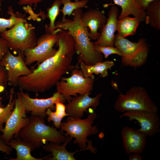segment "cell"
Masks as SVG:
<instances>
[{
    "label": "cell",
    "instance_id": "cell-1",
    "mask_svg": "<svg viewBox=\"0 0 160 160\" xmlns=\"http://www.w3.org/2000/svg\"><path fill=\"white\" fill-rule=\"evenodd\" d=\"M58 33L56 54L39 64L30 74L18 79L17 86L21 91L37 93L48 90L57 85L64 75L79 66L72 64L76 53L72 36L68 31L62 29Z\"/></svg>",
    "mask_w": 160,
    "mask_h": 160
},
{
    "label": "cell",
    "instance_id": "cell-2",
    "mask_svg": "<svg viewBox=\"0 0 160 160\" xmlns=\"http://www.w3.org/2000/svg\"><path fill=\"white\" fill-rule=\"evenodd\" d=\"M83 13L81 9L73 10L72 20L65 18L55 23L56 28H60L68 31L75 44L76 52L78 55V62L83 61L88 65H92L103 60V54L96 49L94 42L89 38V29L84 25L81 19Z\"/></svg>",
    "mask_w": 160,
    "mask_h": 160
},
{
    "label": "cell",
    "instance_id": "cell-3",
    "mask_svg": "<svg viewBox=\"0 0 160 160\" xmlns=\"http://www.w3.org/2000/svg\"><path fill=\"white\" fill-rule=\"evenodd\" d=\"M67 136L61 129L58 131L53 126L46 125L44 118L32 114L28 124L20 130L16 137L28 142L34 149L40 148L48 141L60 144Z\"/></svg>",
    "mask_w": 160,
    "mask_h": 160
},
{
    "label": "cell",
    "instance_id": "cell-4",
    "mask_svg": "<svg viewBox=\"0 0 160 160\" xmlns=\"http://www.w3.org/2000/svg\"><path fill=\"white\" fill-rule=\"evenodd\" d=\"M97 117L94 112L89 113L85 119L68 116L65 121L61 122V129L66 132L64 135L69 136L75 139L74 144H78L82 150H88L87 146H92V142L88 140L87 137L97 134L98 129L96 125L92 126Z\"/></svg>",
    "mask_w": 160,
    "mask_h": 160
},
{
    "label": "cell",
    "instance_id": "cell-5",
    "mask_svg": "<svg viewBox=\"0 0 160 160\" xmlns=\"http://www.w3.org/2000/svg\"><path fill=\"white\" fill-rule=\"evenodd\" d=\"M114 45L122 53L121 62L124 66L137 68L147 61L150 47L144 38L139 39L137 42H133L117 33L115 36Z\"/></svg>",
    "mask_w": 160,
    "mask_h": 160
},
{
    "label": "cell",
    "instance_id": "cell-6",
    "mask_svg": "<svg viewBox=\"0 0 160 160\" xmlns=\"http://www.w3.org/2000/svg\"><path fill=\"white\" fill-rule=\"evenodd\" d=\"M114 106L116 111L120 113L130 111L157 113L158 111L145 89L141 86L133 87L124 94L120 92Z\"/></svg>",
    "mask_w": 160,
    "mask_h": 160
},
{
    "label": "cell",
    "instance_id": "cell-7",
    "mask_svg": "<svg viewBox=\"0 0 160 160\" xmlns=\"http://www.w3.org/2000/svg\"><path fill=\"white\" fill-rule=\"evenodd\" d=\"M35 27L28 22L16 23L8 30L0 34L1 37L7 42L8 48L22 54L27 49L37 45Z\"/></svg>",
    "mask_w": 160,
    "mask_h": 160
},
{
    "label": "cell",
    "instance_id": "cell-8",
    "mask_svg": "<svg viewBox=\"0 0 160 160\" xmlns=\"http://www.w3.org/2000/svg\"><path fill=\"white\" fill-rule=\"evenodd\" d=\"M48 25H45L46 33L37 40L36 46L33 48L26 49L23 52L24 61L27 66L36 62L38 65L42 62L53 56L57 50L53 48L58 41V32L61 29L57 28L52 31L48 28Z\"/></svg>",
    "mask_w": 160,
    "mask_h": 160
},
{
    "label": "cell",
    "instance_id": "cell-9",
    "mask_svg": "<svg viewBox=\"0 0 160 160\" xmlns=\"http://www.w3.org/2000/svg\"><path fill=\"white\" fill-rule=\"evenodd\" d=\"M80 68L79 66L74 68L70 76L62 77L56 85L57 92L63 95L68 102L72 96L85 95L92 89L94 79L85 77Z\"/></svg>",
    "mask_w": 160,
    "mask_h": 160
},
{
    "label": "cell",
    "instance_id": "cell-10",
    "mask_svg": "<svg viewBox=\"0 0 160 160\" xmlns=\"http://www.w3.org/2000/svg\"><path fill=\"white\" fill-rule=\"evenodd\" d=\"M15 103L12 113L4 128L0 129L3 134L0 137L6 143L16 137L20 130L28 124L29 117L26 116V111L22 100L20 91L15 93Z\"/></svg>",
    "mask_w": 160,
    "mask_h": 160
},
{
    "label": "cell",
    "instance_id": "cell-11",
    "mask_svg": "<svg viewBox=\"0 0 160 160\" xmlns=\"http://www.w3.org/2000/svg\"><path fill=\"white\" fill-rule=\"evenodd\" d=\"M23 57L20 53L14 56L8 49L0 61V65L6 71L8 83L13 87L17 86V79L20 77L28 75L32 71L27 67Z\"/></svg>",
    "mask_w": 160,
    "mask_h": 160
},
{
    "label": "cell",
    "instance_id": "cell-12",
    "mask_svg": "<svg viewBox=\"0 0 160 160\" xmlns=\"http://www.w3.org/2000/svg\"><path fill=\"white\" fill-rule=\"evenodd\" d=\"M22 100L26 111L31 112L32 114L44 118L46 111L50 108L52 111L55 110V103L57 102L65 103L63 96L58 92H55L50 97L46 99L33 98L29 95L20 91Z\"/></svg>",
    "mask_w": 160,
    "mask_h": 160
},
{
    "label": "cell",
    "instance_id": "cell-13",
    "mask_svg": "<svg viewBox=\"0 0 160 160\" xmlns=\"http://www.w3.org/2000/svg\"><path fill=\"white\" fill-rule=\"evenodd\" d=\"M127 117L131 121L135 120L140 124L137 130L147 137L153 136L160 130V119L157 113L143 111H125L119 116L120 118Z\"/></svg>",
    "mask_w": 160,
    "mask_h": 160
},
{
    "label": "cell",
    "instance_id": "cell-14",
    "mask_svg": "<svg viewBox=\"0 0 160 160\" xmlns=\"http://www.w3.org/2000/svg\"><path fill=\"white\" fill-rule=\"evenodd\" d=\"M91 93L72 97L65 105L66 113L69 116L81 118L84 112H88L89 108L92 107V109H96L99 105L102 94L99 93L95 97H91L89 96Z\"/></svg>",
    "mask_w": 160,
    "mask_h": 160
},
{
    "label": "cell",
    "instance_id": "cell-15",
    "mask_svg": "<svg viewBox=\"0 0 160 160\" xmlns=\"http://www.w3.org/2000/svg\"><path fill=\"white\" fill-rule=\"evenodd\" d=\"M122 144L125 153L141 154L145 150L147 136L137 129L128 126L123 127L121 131Z\"/></svg>",
    "mask_w": 160,
    "mask_h": 160
},
{
    "label": "cell",
    "instance_id": "cell-16",
    "mask_svg": "<svg viewBox=\"0 0 160 160\" xmlns=\"http://www.w3.org/2000/svg\"><path fill=\"white\" fill-rule=\"evenodd\" d=\"M119 13V9L117 6L111 7L108 12V17L106 22L100 32V36L94 42L96 45L114 46L115 33L117 31Z\"/></svg>",
    "mask_w": 160,
    "mask_h": 160
},
{
    "label": "cell",
    "instance_id": "cell-17",
    "mask_svg": "<svg viewBox=\"0 0 160 160\" xmlns=\"http://www.w3.org/2000/svg\"><path fill=\"white\" fill-rule=\"evenodd\" d=\"M103 12L98 9L89 10L82 13L81 16V21L85 26L90 29L89 38L93 40H97L100 36V32L107 20Z\"/></svg>",
    "mask_w": 160,
    "mask_h": 160
},
{
    "label": "cell",
    "instance_id": "cell-18",
    "mask_svg": "<svg viewBox=\"0 0 160 160\" xmlns=\"http://www.w3.org/2000/svg\"><path fill=\"white\" fill-rule=\"evenodd\" d=\"M72 138L69 136L62 145L56 144L52 143H46L43 148L46 151L52 153V157H48L45 159L48 160H76L74 157V154L77 151L82 150L81 149L74 152L68 151L66 148L67 144L72 140Z\"/></svg>",
    "mask_w": 160,
    "mask_h": 160
},
{
    "label": "cell",
    "instance_id": "cell-19",
    "mask_svg": "<svg viewBox=\"0 0 160 160\" xmlns=\"http://www.w3.org/2000/svg\"><path fill=\"white\" fill-rule=\"evenodd\" d=\"M104 1L105 0H101ZM115 4L121 8L118 19L132 15L138 18L140 22L145 21L146 17L145 10L141 9L138 6L135 0H113Z\"/></svg>",
    "mask_w": 160,
    "mask_h": 160
},
{
    "label": "cell",
    "instance_id": "cell-20",
    "mask_svg": "<svg viewBox=\"0 0 160 160\" xmlns=\"http://www.w3.org/2000/svg\"><path fill=\"white\" fill-rule=\"evenodd\" d=\"M7 144L16 151V158H10L11 160H42L46 157L43 158H36L33 156L31 152L34 148L28 142L18 137L12 138Z\"/></svg>",
    "mask_w": 160,
    "mask_h": 160
},
{
    "label": "cell",
    "instance_id": "cell-21",
    "mask_svg": "<svg viewBox=\"0 0 160 160\" xmlns=\"http://www.w3.org/2000/svg\"><path fill=\"white\" fill-rule=\"evenodd\" d=\"M114 63L110 60H107L97 63L92 65H88L83 61L79 63L80 68L84 76L94 79L93 74H100L103 78H105L108 76V70L114 66Z\"/></svg>",
    "mask_w": 160,
    "mask_h": 160
},
{
    "label": "cell",
    "instance_id": "cell-22",
    "mask_svg": "<svg viewBox=\"0 0 160 160\" xmlns=\"http://www.w3.org/2000/svg\"><path fill=\"white\" fill-rule=\"evenodd\" d=\"M140 22L136 17L129 16L118 20L117 31L121 36L126 38L135 35Z\"/></svg>",
    "mask_w": 160,
    "mask_h": 160
},
{
    "label": "cell",
    "instance_id": "cell-23",
    "mask_svg": "<svg viewBox=\"0 0 160 160\" xmlns=\"http://www.w3.org/2000/svg\"><path fill=\"white\" fill-rule=\"evenodd\" d=\"M145 23L153 28L160 30V0L151 2L145 10Z\"/></svg>",
    "mask_w": 160,
    "mask_h": 160
},
{
    "label": "cell",
    "instance_id": "cell-24",
    "mask_svg": "<svg viewBox=\"0 0 160 160\" xmlns=\"http://www.w3.org/2000/svg\"><path fill=\"white\" fill-rule=\"evenodd\" d=\"M8 103L5 107H0V128H3V124L6 123L11 114L15 103V91L14 87L9 90Z\"/></svg>",
    "mask_w": 160,
    "mask_h": 160
},
{
    "label": "cell",
    "instance_id": "cell-25",
    "mask_svg": "<svg viewBox=\"0 0 160 160\" xmlns=\"http://www.w3.org/2000/svg\"><path fill=\"white\" fill-rule=\"evenodd\" d=\"M61 4L63 5L62 9L60 10L63 14L62 19H65V16H70L75 9L87 7L88 0H81L72 2L71 0H59Z\"/></svg>",
    "mask_w": 160,
    "mask_h": 160
},
{
    "label": "cell",
    "instance_id": "cell-26",
    "mask_svg": "<svg viewBox=\"0 0 160 160\" xmlns=\"http://www.w3.org/2000/svg\"><path fill=\"white\" fill-rule=\"evenodd\" d=\"M7 13L11 15L9 18L7 19L0 17V34L6 31L7 28H11L17 23L28 22L26 19L17 17L14 13L11 6L8 7Z\"/></svg>",
    "mask_w": 160,
    "mask_h": 160
},
{
    "label": "cell",
    "instance_id": "cell-27",
    "mask_svg": "<svg viewBox=\"0 0 160 160\" xmlns=\"http://www.w3.org/2000/svg\"><path fill=\"white\" fill-rule=\"evenodd\" d=\"M61 4L59 0H55L51 6L47 9L46 16L50 20L48 28L50 31H52L57 29L55 25V20L60 13V8Z\"/></svg>",
    "mask_w": 160,
    "mask_h": 160
},
{
    "label": "cell",
    "instance_id": "cell-28",
    "mask_svg": "<svg viewBox=\"0 0 160 160\" xmlns=\"http://www.w3.org/2000/svg\"><path fill=\"white\" fill-rule=\"evenodd\" d=\"M96 49L98 52L104 55V57L106 59L109 55L115 54L121 57L122 55L121 52L114 46H101L96 45Z\"/></svg>",
    "mask_w": 160,
    "mask_h": 160
},
{
    "label": "cell",
    "instance_id": "cell-29",
    "mask_svg": "<svg viewBox=\"0 0 160 160\" xmlns=\"http://www.w3.org/2000/svg\"><path fill=\"white\" fill-rule=\"evenodd\" d=\"M46 114L48 116L47 120L48 122L52 121L53 124L56 129L60 128L62 118L57 117L50 108H48L46 111Z\"/></svg>",
    "mask_w": 160,
    "mask_h": 160
},
{
    "label": "cell",
    "instance_id": "cell-30",
    "mask_svg": "<svg viewBox=\"0 0 160 160\" xmlns=\"http://www.w3.org/2000/svg\"><path fill=\"white\" fill-rule=\"evenodd\" d=\"M8 83L7 72L4 67L0 65V93L4 91Z\"/></svg>",
    "mask_w": 160,
    "mask_h": 160
},
{
    "label": "cell",
    "instance_id": "cell-31",
    "mask_svg": "<svg viewBox=\"0 0 160 160\" xmlns=\"http://www.w3.org/2000/svg\"><path fill=\"white\" fill-rule=\"evenodd\" d=\"M65 109L66 106L64 103L57 102L55 103V114L57 117L63 118L66 116H69V115L66 112Z\"/></svg>",
    "mask_w": 160,
    "mask_h": 160
},
{
    "label": "cell",
    "instance_id": "cell-32",
    "mask_svg": "<svg viewBox=\"0 0 160 160\" xmlns=\"http://www.w3.org/2000/svg\"><path fill=\"white\" fill-rule=\"evenodd\" d=\"M7 41L0 37V61L8 50Z\"/></svg>",
    "mask_w": 160,
    "mask_h": 160
},
{
    "label": "cell",
    "instance_id": "cell-33",
    "mask_svg": "<svg viewBox=\"0 0 160 160\" xmlns=\"http://www.w3.org/2000/svg\"><path fill=\"white\" fill-rule=\"evenodd\" d=\"M0 151L7 155L11 154L12 148L0 137Z\"/></svg>",
    "mask_w": 160,
    "mask_h": 160
},
{
    "label": "cell",
    "instance_id": "cell-34",
    "mask_svg": "<svg viewBox=\"0 0 160 160\" xmlns=\"http://www.w3.org/2000/svg\"><path fill=\"white\" fill-rule=\"evenodd\" d=\"M44 0H19L18 2L19 5H29L31 7L33 5L34 6V9H35L37 7L38 3Z\"/></svg>",
    "mask_w": 160,
    "mask_h": 160
},
{
    "label": "cell",
    "instance_id": "cell-35",
    "mask_svg": "<svg viewBox=\"0 0 160 160\" xmlns=\"http://www.w3.org/2000/svg\"><path fill=\"white\" fill-rule=\"evenodd\" d=\"M139 7L142 9L145 10L149 4L154 0H135Z\"/></svg>",
    "mask_w": 160,
    "mask_h": 160
},
{
    "label": "cell",
    "instance_id": "cell-36",
    "mask_svg": "<svg viewBox=\"0 0 160 160\" xmlns=\"http://www.w3.org/2000/svg\"><path fill=\"white\" fill-rule=\"evenodd\" d=\"M128 158L129 160H143V158L140 154L133 153L129 154Z\"/></svg>",
    "mask_w": 160,
    "mask_h": 160
},
{
    "label": "cell",
    "instance_id": "cell-37",
    "mask_svg": "<svg viewBox=\"0 0 160 160\" xmlns=\"http://www.w3.org/2000/svg\"><path fill=\"white\" fill-rule=\"evenodd\" d=\"M1 99V97H0V100ZM3 105L1 103L0 101V107H3Z\"/></svg>",
    "mask_w": 160,
    "mask_h": 160
},
{
    "label": "cell",
    "instance_id": "cell-38",
    "mask_svg": "<svg viewBox=\"0 0 160 160\" xmlns=\"http://www.w3.org/2000/svg\"><path fill=\"white\" fill-rule=\"evenodd\" d=\"M3 0H1V1H0V6L1 4V2H2V1Z\"/></svg>",
    "mask_w": 160,
    "mask_h": 160
}]
</instances>
